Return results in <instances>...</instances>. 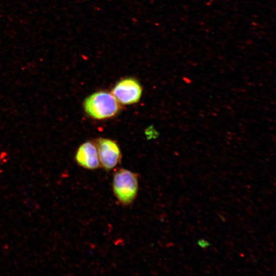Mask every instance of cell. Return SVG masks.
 <instances>
[{
    "instance_id": "obj_4",
    "label": "cell",
    "mask_w": 276,
    "mask_h": 276,
    "mask_svg": "<svg viewBox=\"0 0 276 276\" xmlns=\"http://www.w3.org/2000/svg\"><path fill=\"white\" fill-rule=\"evenodd\" d=\"M142 93V87L139 82L133 78H128L118 82L111 94L119 103L129 105L137 102Z\"/></svg>"
},
{
    "instance_id": "obj_1",
    "label": "cell",
    "mask_w": 276,
    "mask_h": 276,
    "mask_svg": "<svg viewBox=\"0 0 276 276\" xmlns=\"http://www.w3.org/2000/svg\"><path fill=\"white\" fill-rule=\"evenodd\" d=\"M112 191L122 205H130L135 200L139 191L137 174L126 169H118L113 176Z\"/></svg>"
},
{
    "instance_id": "obj_3",
    "label": "cell",
    "mask_w": 276,
    "mask_h": 276,
    "mask_svg": "<svg viewBox=\"0 0 276 276\" xmlns=\"http://www.w3.org/2000/svg\"><path fill=\"white\" fill-rule=\"evenodd\" d=\"M98 151L100 165L109 171L121 162V153L116 142L108 139L99 138L95 143Z\"/></svg>"
},
{
    "instance_id": "obj_2",
    "label": "cell",
    "mask_w": 276,
    "mask_h": 276,
    "mask_svg": "<svg viewBox=\"0 0 276 276\" xmlns=\"http://www.w3.org/2000/svg\"><path fill=\"white\" fill-rule=\"evenodd\" d=\"M83 105L85 112L97 120L114 116L120 108L119 103L114 96L106 91L93 94L85 100Z\"/></svg>"
},
{
    "instance_id": "obj_5",
    "label": "cell",
    "mask_w": 276,
    "mask_h": 276,
    "mask_svg": "<svg viewBox=\"0 0 276 276\" xmlns=\"http://www.w3.org/2000/svg\"><path fill=\"white\" fill-rule=\"evenodd\" d=\"M75 159L79 166L86 169L94 170L100 166L96 146L91 142H86L79 147Z\"/></svg>"
},
{
    "instance_id": "obj_6",
    "label": "cell",
    "mask_w": 276,
    "mask_h": 276,
    "mask_svg": "<svg viewBox=\"0 0 276 276\" xmlns=\"http://www.w3.org/2000/svg\"><path fill=\"white\" fill-rule=\"evenodd\" d=\"M197 245L201 248H204L210 245L209 242L203 239H200L197 241Z\"/></svg>"
}]
</instances>
